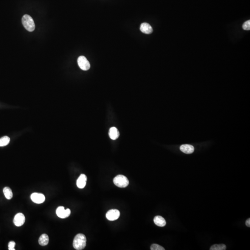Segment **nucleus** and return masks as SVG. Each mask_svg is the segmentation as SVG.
Wrapping results in <instances>:
<instances>
[{"label":"nucleus","instance_id":"obj_17","mask_svg":"<svg viewBox=\"0 0 250 250\" xmlns=\"http://www.w3.org/2000/svg\"><path fill=\"white\" fill-rule=\"evenodd\" d=\"M226 246L224 244H215L213 245L210 248V250H226Z\"/></svg>","mask_w":250,"mask_h":250},{"label":"nucleus","instance_id":"obj_18","mask_svg":"<svg viewBox=\"0 0 250 250\" xmlns=\"http://www.w3.org/2000/svg\"><path fill=\"white\" fill-rule=\"evenodd\" d=\"M151 250H164V248L158 244H154L150 246Z\"/></svg>","mask_w":250,"mask_h":250},{"label":"nucleus","instance_id":"obj_4","mask_svg":"<svg viewBox=\"0 0 250 250\" xmlns=\"http://www.w3.org/2000/svg\"><path fill=\"white\" fill-rule=\"evenodd\" d=\"M77 63L81 69L83 71H88L90 67L88 60L84 56H80L77 59Z\"/></svg>","mask_w":250,"mask_h":250},{"label":"nucleus","instance_id":"obj_11","mask_svg":"<svg viewBox=\"0 0 250 250\" xmlns=\"http://www.w3.org/2000/svg\"><path fill=\"white\" fill-rule=\"evenodd\" d=\"M180 149L183 153L187 154L192 153L194 151V146L190 145H183L180 146Z\"/></svg>","mask_w":250,"mask_h":250},{"label":"nucleus","instance_id":"obj_12","mask_svg":"<svg viewBox=\"0 0 250 250\" xmlns=\"http://www.w3.org/2000/svg\"><path fill=\"white\" fill-rule=\"evenodd\" d=\"M109 137L113 140L117 139L119 136V133L117 128L115 127H112L110 128L109 131Z\"/></svg>","mask_w":250,"mask_h":250},{"label":"nucleus","instance_id":"obj_2","mask_svg":"<svg viewBox=\"0 0 250 250\" xmlns=\"http://www.w3.org/2000/svg\"><path fill=\"white\" fill-rule=\"evenodd\" d=\"M22 23L24 27L28 31H33L35 28L34 21L29 15H25L22 17Z\"/></svg>","mask_w":250,"mask_h":250},{"label":"nucleus","instance_id":"obj_9","mask_svg":"<svg viewBox=\"0 0 250 250\" xmlns=\"http://www.w3.org/2000/svg\"><path fill=\"white\" fill-rule=\"evenodd\" d=\"M87 178L85 175L81 174L77 181V185L79 189H83L86 186Z\"/></svg>","mask_w":250,"mask_h":250},{"label":"nucleus","instance_id":"obj_6","mask_svg":"<svg viewBox=\"0 0 250 250\" xmlns=\"http://www.w3.org/2000/svg\"><path fill=\"white\" fill-rule=\"evenodd\" d=\"M120 212L117 209H111L108 211L106 214V218L110 221L116 220L119 218Z\"/></svg>","mask_w":250,"mask_h":250},{"label":"nucleus","instance_id":"obj_14","mask_svg":"<svg viewBox=\"0 0 250 250\" xmlns=\"http://www.w3.org/2000/svg\"><path fill=\"white\" fill-rule=\"evenodd\" d=\"M49 239L48 235L46 234H43L40 236L38 240V243L42 246H46L49 243Z\"/></svg>","mask_w":250,"mask_h":250},{"label":"nucleus","instance_id":"obj_15","mask_svg":"<svg viewBox=\"0 0 250 250\" xmlns=\"http://www.w3.org/2000/svg\"><path fill=\"white\" fill-rule=\"evenodd\" d=\"M3 192L4 195L7 200H10L12 199L13 195L12 191L10 188L7 187H5L3 189Z\"/></svg>","mask_w":250,"mask_h":250},{"label":"nucleus","instance_id":"obj_5","mask_svg":"<svg viewBox=\"0 0 250 250\" xmlns=\"http://www.w3.org/2000/svg\"><path fill=\"white\" fill-rule=\"evenodd\" d=\"M56 214L59 218L64 219L70 216L71 210L69 209L65 210L63 206H59L56 210Z\"/></svg>","mask_w":250,"mask_h":250},{"label":"nucleus","instance_id":"obj_19","mask_svg":"<svg viewBox=\"0 0 250 250\" xmlns=\"http://www.w3.org/2000/svg\"><path fill=\"white\" fill-rule=\"evenodd\" d=\"M242 27H243V29L245 30H250V20H248V21H246V22H245V23L243 24V26H242Z\"/></svg>","mask_w":250,"mask_h":250},{"label":"nucleus","instance_id":"obj_20","mask_svg":"<svg viewBox=\"0 0 250 250\" xmlns=\"http://www.w3.org/2000/svg\"><path fill=\"white\" fill-rule=\"evenodd\" d=\"M15 243L13 241H11L8 243V250H15Z\"/></svg>","mask_w":250,"mask_h":250},{"label":"nucleus","instance_id":"obj_1","mask_svg":"<svg viewBox=\"0 0 250 250\" xmlns=\"http://www.w3.org/2000/svg\"><path fill=\"white\" fill-rule=\"evenodd\" d=\"M86 236L82 234L77 235L74 238L73 246L76 250H81L84 249L86 246Z\"/></svg>","mask_w":250,"mask_h":250},{"label":"nucleus","instance_id":"obj_16","mask_svg":"<svg viewBox=\"0 0 250 250\" xmlns=\"http://www.w3.org/2000/svg\"><path fill=\"white\" fill-rule=\"evenodd\" d=\"M10 141V139L7 136H6L2 137L0 139V146L3 147V146H6L9 144Z\"/></svg>","mask_w":250,"mask_h":250},{"label":"nucleus","instance_id":"obj_7","mask_svg":"<svg viewBox=\"0 0 250 250\" xmlns=\"http://www.w3.org/2000/svg\"><path fill=\"white\" fill-rule=\"evenodd\" d=\"M31 199L34 203L41 204L45 201L46 198L45 195L42 194L33 193L31 195Z\"/></svg>","mask_w":250,"mask_h":250},{"label":"nucleus","instance_id":"obj_3","mask_svg":"<svg viewBox=\"0 0 250 250\" xmlns=\"http://www.w3.org/2000/svg\"><path fill=\"white\" fill-rule=\"evenodd\" d=\"M113 182L114 184L119 188H125L129 184V181L127 177L122 175H119L115 176Z\"/></svg>","mask_w":250,"mask_h":250},{"label":"nucleus","instance_id":"obj_8","mask_svg":"<svg viewBox=\"0 0 250 250\" xmlns=\"http://www.w3.org/2000/svg\"><path fill=\"white\" fill-rule=\"evenodd\" d=\"M25 222V217L22 213H18L15 215L14 219V223L16 226H21Z\"/></svg>","mask_w":250,"mask_h":250},{"label":"nucleus","instance_id":"obj_10","mask_svg":"<svg viewBox=\"0 0 250 250\" xmlns=\"http://www.w3.org/2000/svg\"><path fill=\"white\" fill-rule=\"evenodd\" d=\"M140 30L143 33L149 34L152 33L153 32V28L148 23H143L141 24Z\"/></svg>","mask_w":250,"mask_h":250},{"label":"nucleus","instance_id":"obj_21","mask_svg":"<svg viewBox=\"0 0 250 250\" xmlns=\"http://www.w3.org/2000/svg\"><path fill=\"white\" fill-rule=\"evenodd\" d=\"M246 226H248V227H250V218L247 219V220L246 221Z\"/></svg>","mask_w":250,"mask_h":250},{"label":"nucleus","instance_id":"obj_13","mask_svg":"<svg viewBox=\"0 0 250 250\" xmlns=\"http://www.w3.org/2000/svg\"><path fill=\"white\" fill-rule=\"evenodd\" d=\"M153 221L156 225L160 227H163L166 225V222L165 219L159 215L155 216L154 218Z\"/></svg>","mask_w":250,"mask_h":250}]
</instances>
